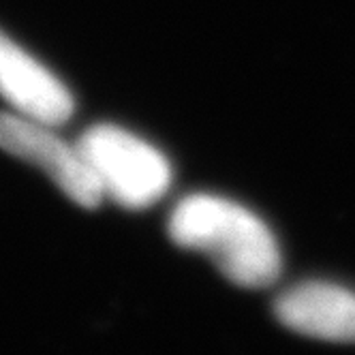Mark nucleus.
<instances>
[{"label":"nucleus","mask_w":355,"mask_h":355,"mask_svg":"<svg viewBox=\"0 0 355 355\" xmlns=\"http://www.w3.org/2000/svg\"><path fill=\"white\" fill-rule=\"evenodd\" d=\"M0 150L39 167L73 204L86 210L103 204V193L78 144H69L54 133V124L0 112Z\"/></svg>","instance_id":"7ed1b4c3"},{"label":"nucleus","mask_w":355,"mask_h":355,"mask_svg":"<svg viewBox=\"0 0 355 355\" xmlns=\"http://www.w3.org/2000/svg\"><path fill=\"white\" fill-rule=\"evenodd\" d=\"M274 315L291 332L327 343H355V293L336 283L306 281L274 302Z\"/></svg>","instance_id":"39448f33"},{"label":"nucleus","mask_w":355,"mask_h":355,"mask_svg":"<svg viewBox=\"0 0 355 355\" xmlns=\"http://www.w3.org/2000/svg\"><path fill=\"white\" fill-rule=\"evenodd\" d=\"M0 96L15 114L47 124H64L73 114V94L69 88L0 31Z\"/></svg>","instance_id":"20e7f679"},{"label":"nucleus","mask_w":355,"mask_h":355,"mask_svg":"<svg viewBox=\"0 0 355 355\" xmlns=\"http://www.w3.org/2000/svg\"><path fill=\"white\" fill-rule=\"evenodd\" d=\"M78 148L103 199L120 208H150L171 187V165L163 152L116 124L90 126Z\"/></svg>","instance_id":"f03ea898"},{"label":"nucleus","mask_w":355,"mask_h":355,"mask_svg":"<svg viewBox=\"0 0 355 355\" xmlns=\"http://www.w3.org/2000/svg\"><path fill=\"white\" fill-rule=\"evenodd\" d=\"M167 234L173 244L204 252L238 287H270L283 268L270 227L248 208L218 195L195 193L178 201L167 220Z\"/></svg>","instance_id":"f257e3e1"}]
</instances>
